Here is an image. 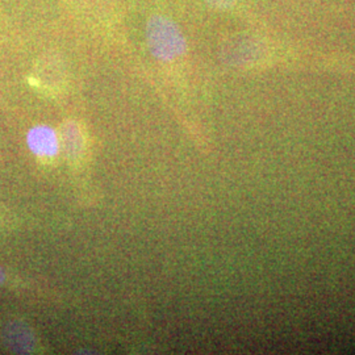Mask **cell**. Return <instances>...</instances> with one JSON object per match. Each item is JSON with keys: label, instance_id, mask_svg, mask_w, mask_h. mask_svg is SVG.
I'll use <instances>...</instances> for the list:
<instances>
[{"label": "cell", "instance_id": "obj_5", "mask_svg": "<svg viewBox=\"0 0 355 355\" xmlns=\"http://www.w3.org/2000/svg\"><path fill=\"white\" fill-rule=\"evenodd\" d=\"M207 3L217 10H229L233 7L236 0H207Z\"/></svg>", "mask_w": 355, "mask_h": 355}, {"label": "cell", "instance_id": "obj_1", "mask_svg": "<svg viewBox=\"0 0 355 355\" xmlns=\"http://www.w3.org/2000/svg\"><path fill=\"white\" fill-rule=\"evenodd\" d=\"M146 41L153 55L162 62H171L182 57L187 42L177 24L166 16L155 15L146 26Z\"/></svg>", "mask_w": 355, "mask_h": 355}, {"label": "cell", "instance_id": "obj_2", "mask_svg": "<svg viewBox=\"0 0 355 355\" xmlns=\"http://www.w3.org/2000/svg\"><path fill=\"white\" fill-rule=\"evenodd\" d=\"M28 149L41 159H53L61 150L60 135L49 125H36L26 133Z\"/></svg>", "mask_w": 355, "mask_h": 355}, {"label": "cell", "instance_id": "obj_6", "mask_svg": "<svg viewBox=\"0 0 355 355\" xmlns=\"http://www.w3.org/2000/svg\"><path fill=\"white\" fill-rule=\"evenodd\" d=\"M4 282H6V272H4V270L0 267V286H1Z\"/></svg>", "mask_w": 355, "mask_h": 355}, {"label": "cell", "instance_id": "obj_4", "mask_svg": "<svg viewBox=\"0 0 355 355\" xmlns=\"http://www.w3.org/2000/svg\"><path fill=\"white\" fill-rule=\"evenodd\" d=\"M60 144L66 153V157L70 159H76L83 150L85 137L79 125L74 121H67L61 128Z\"/></svg>", "mask_w": 355, "mask_h": 355}, {"label": "cell", "instance_id": "obj_3", "mask_svg": "<svg viewBox=\"0 0 355 355\" xmlns=\"http://www.w3.org/2000/svg\"><path fill=\"white\" fill-rule=\"evenodd\" d=\"M7 346L17 354L32 353L36 349V338L24 322H11L4 331Z\"/></svg>", "mask_w": 355, "mask_h": 355}]
</instances>
